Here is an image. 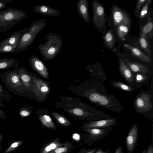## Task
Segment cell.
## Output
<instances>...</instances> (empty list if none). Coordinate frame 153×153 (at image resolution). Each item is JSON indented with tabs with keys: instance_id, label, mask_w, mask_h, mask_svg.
Instances as JSON below:
<instances>
[{
	"instance_id": "cell-1",
	"label": "cell",
	"mask_w": 153,
	"mask_h": 153,
	"mask_svg": "<svg viewBox=\"0 0 153 153\" xmlns=\"http://www.w3.org/2000/svg\"><path fill=\"white\" fill-rule=\"evenodd\" d=\"M45 39L46 40L44 44H39L37 47L44 60H50L54 58L59 53L63 45V41L57 33H49Z\"/></svg>"
},
{
	"instance_id": "cell-2",
	"label": "cell",
	"mask_w": 153,
	"mask_h": 153,
	"mask_svg": "<svg viewBox=\"0 0 153 153\" xmlns=\"http://www.w3.org/2000/svg\"><path fill=\"white\" fill-rule=\"evenodd\" d=\"M18 68L0 74V78L8 91L22 97L25 91L18 72Z\"/></svg>"
},
{
	"instance_id": "cell-3",
	"label": "cell",
	"mask_w": 153,
	"mask_h": 153,
	"mask_svg": "<svg viewBox=\"0 0 153 153\" xmlns=\"http://www.w3.org/2000/svg\"><path fill=\"white\" fill-rule=\"evenodd\" d=\"M108 26L115 30L116 28L122 24H126L131 28L132 20L129 14L125 10L117 5L111 6L110 8Z\"/></svg>"
},
{
	"instance_id": "cell-4",
	"label": "cell",
	"mask_w": 153,
	"mask_h": 153,
	"mask_svg": "<svg viewBox=\"0 0 153 153\" xmlns=\"http://www.w3.org/2000/svg\"><path fill=\"white\" fill-rule=\"evenodd\" d=\"M93 17L92 22L94 27L100 32L106 30V24L108 21L105 9L103 5L97 0H93L92 2Z\"/></svg>"
},
{
	"instance_id": "cell-5",
	"label": "cell",
	"mask_w": 153,
	"mask_h": 153,
	"mask_svg": "<svg viewBox=\"0 0 153 153\" xmlns=\"http://www.w3.org/2000/svg\"><path fill=\"white\" fill-rule=\"evenodd\" d=\"M27 16L25 12L16 8H8L0 11V21L7 25H15Z\"/></svg>"
},
{
	"instance_id": "cell-6",
	"label": "cell",
	"mask_w": 153,
	"mask_h": 153,
	"mask_svg": "<svg viewBox=\"0 0 153 153\" xmlns=\"http://www.w3.org/2000/svg\"><path fill=\"white\" fill-rule=\"evenodd\" d=\"M82 129L87 134V137L85 141V143H88V146L106 137L113 130L112 127L104 128H89Z\"/></svg>"
},
{
	"instance_id": "cell-7",
	"label": "cell",
	"mask_w": 153,
	"mask_h": 153,
	"mask_svg": "<svg viewBox=\"0 0 153 153\" xmlns=\"http://www.w3.org/2000/svg\"><path fill=\"white\" fill-rule=\"evenodd\" d=\"M30 74L32 82L34 94L38 99L42 100L49 93V87L47 83L43 80L35 77L31 73Z\"/></svg>"
},
{
	"instance_id": "cell-8",
	"label": "cell",
	"mask_w": 153,
	"mask_h": 153,
	"mask_svg": "<svg viewBox=\"0 0 153 153\" xmlns=\"http://www.w3.org/2000/svg\"><path fill=\"white\" fill-rule=\"evenodd\" d=\"M138 128L134 124L131 127L126 138V146L128 153H133L136 147L138 138Z\"/></svg>"
},
{
	"instance_id": "cell-9",
	"label": "cell",
	"mask_w": 153,
	"mask_h": 153,
	"mask_svg": "<svg viewBox=\"0 0 153 153\" xmlns=\"http://www.w3.org/2000/svg\"><path fill=\"white\" fill-rule=\"evenodd\" d=\"M28 63L32 68L43 77L48 78V69L44 62L35 55L30 56L28 59Z\"/></svg>"
},
{
	"instance_id": "cell-10",
	"label": "cell",
	"mask_w": 153,
	"mask_h": 153,
	"mask_svg": "<svg viewBox=\"0 0 153 153\" xmlns=\"http://www.w3.org/2000/svg\"><path fill=\"white\" fill-rule=\"evenodd\" d=\"M117 122L115 118L98 121H93L86 123L82 127L83 128H104L113 127L116 126Z\"/></svg>"
},
{
	"instance_id": "cell-11",
	"label": "cell",
	"mask_w": 153,
	"mask_h": 153,
	"mask_svg": "<svg viewBox=\"0 0 153 153\" xmlns=\"http://www.w3.org/2000/svg\"><path fill=\"white\" fill-rule=\"evenodd\" d=\"M150 95L143 94L137 97L135 101V105L137 110L145 112L150 110L152 104L150 99Z\"/></svg>"
},
{
	"instance_id": "cell-12",
	"label": "cell",
	"mask_w": 153,
	"mask_h": 153,
	"mask_svg": "<svg viewBox=\"0 0 153 153\" xmlns=\"http://www.w3.org/2000/svg\"><path fill=\"white\" fill-rule=\"evenodd\" d=\"M36 37L28 31L25 33L20 38L13 53H18L25 50L32 44Z\"/></svg>"
},
{
	"instance_id": "cell-13",
	"label": "cell",
	"mask_w": 153,
	"mask_h": 153,
	"mask_svg": "<svg viewBox=\"0 0 153 153\" xmlns=\"http://www.w3.org/2000/svg\"><path fill=\"white\" fill-rule=\"evenodd\" d=\"M76 7L78 15L87 24L90 22V17L87 0H79L76 4Z\"/></svg>"
},
{
	"instance_id": "cell-14",
	"label": "cell",
	"mask_w": 153,
	"mask_h": 153,
	"mask_svg": "<svg viewBox=\"0 0 153 153\" xmlns=\"http://www.w3.org/2000/svg\"><path fill=\"white\" fill-rule=\"evenodd\" d=\"M18 72L25 91H29L33 88V83L30 73L24 67L18 68Z\"/></svg>"
},
{
	"instance_id": "cell-15",
	"label": "cell",
	"mask_w": 153,
	"mask_h": 153,
	"mask_svg": "<svg viewBox=\"0 0 153 153\" xmlns=\"http://www.w3.org/2000/svg\"><path fill=\"white\" fill-rule=\"evenodd\" d=\"M115 31L111 28L107 30H105L102 33V38L103 42V47L113 50L115 48Z\"/></svg>"
},
{
	"instance_id": "cell-16",
	"label": "cell",
	"mask_w": 153,
	"mask_h": 153,
	"mask_svg": "<svg viewBox=\"0 0 153 153\" xmlns=\"http://www.w3.org/2000/svg\"><path fill=\"white\" fill-rule=\"evenodd\" d=\"M29 30V27H27L17 30L13 33L9 37L4 39L2 41L16 48L22 35L26 32L28 31Z\"/></svg>"
},
{
	"instance_id": "cell-17",
	"label": "cell",
	"mask_w": 153,
	"mask_h": 153,
	"mask_svg": "<svg viewBox=\"0 0 153 153\" xmlns=\"http://www.w3.org/2000/svg\"><path fill=\"white\" fill-rule=\"evenodd\" d=\"M33 10L36 13L49 16H57L61 14L57 10L45 5H37L34 7Z\"/></svg>"
},
{
	"instance_id": "cell-18",
	"label": "cell",
	"mask_w": 153,
	"mask_h": 153,
	"mask_svg": "<svg viewBox=\"0 0 153 153\" xmlns=\"http://www.w3.org/2000/svg\"><path fill=\"white\" fill-rule=\"evenodd\" d=\"M123 46L130 50L134 57L140 60L147 63H150L151 62V57L142 52L139 48L127 43L125 44Z\"/></svg>"
},
{
	"instance_id": "cell-19",
	"label": "cell",
	"mask_w": 153,
	"mask_h": 153,
	"mask_svg": "<svg viewBox=\"0 0 153 153\" xmlns=\"http://www.w3.org/2000/svg\"><path fill=\"white\" fill-rule=\"evenodd\" d=\"M119 69L120 73L128 83H131L134 80V75L123 59L120 60Z\"/></svg>"
},
{
	"instance_id": "cell-20",
	"label": "cell",
	"mask_w": 153,
	"mask_h": 153,
	"mask_svg": "<svg viewBox=\"0 0 153 153\" xmlns=\"http://www.w3.org/2000/svg\"><path fill=\"white\" fill-rule=\"evenodd\" d=\"M146 23L143 26H141V33L143 34L148 39H151L153 36V22L150 13L147 16Z\"/></svg>"
},
{
	"instance_id": "cell-21",
	"label": "cell",
	"mask_w": 153,
	"mask_h": 153,
	"mask_svg": "<svg viewBox=\"0 0 153 153\" xmlns=\"http://www.w3.org/2000/svg\"><path fill=\"white\" fill-rule=\"evenodd\" d=\"M61 138L58 137L53 139L45 144L41 148L39 153H49L57 148L62 146Z\"/></svg>"
},
{
	"instance_id": "cell-22",
	"label": "cell",
	"mask_w": 153,
	"mask_h": 153,
	"mask_svg": "<svg viewBox=\"0 0 153 153\" xmlns=\"http://www.w3.org/2000/svg\"><path fill=\"white\" fill-rule=\"evenodd\" d=\"M46 25V21L45 19H38L32 22L28 32L36 36Z\"/></svg>"
},
{
	"instance_id": "cell-23",
	"label": "cell",
	"mask_w": 153,
	"mask_h": 153,
	"mask_svg": "<svg viewBox=\"0 0 153 153\" xmlns=\"http://www.w3.org/2000/svg\"><path fill=\"white\" fill-rule=\"evenodd\" d=\"M20 62L14 58H0V70L18 68Z\"/></svg>"
},
{
	"instance_id": "cell-24",
	"label": "cell",
	"mask_w": 153,
	"mask_h": 153,
	"mask_svg": "<svg viewBox=\"0 0 153 153\" xmlns=\"http://www.w3.org/2000/svg\"><path fill=\"white\" fill-rule=\"evenodd\" d=\"M124 61L131 70L133 72L145 74L149 71V69L141 63L138 62H131L127 58L125 59Z\"/></svg>"
},
{
	"instance_id": "cell-25",
	"label": "cell",
	"mask_w": 153,
	"mask_h": 153,
	"mask_svg": "<svg viewBox=\"0 0 153 153\" xmlns=\"http://www.w3.org/2000/svg\"><path fill=\"white\" fill-rule=\"evenodd\" d=\"M131 29L128 25L122 24L116 28L115 31L118 38L122 41H124Z\"/></svg>"
},
{
	"instance_id": "cell-26",
	"label": "cell",
	"mask_w": 153,
	"mask_h": 153,
	"mask_svg": "<svg viewBox=\"0 0 153 153\" xmlns=\"http://www.w3.org/2000/svg\"><path fill=\"white\" fill-rule=\"evenodd\" d=\"M149 40L144 34L140 33L138 42L140 48L144 51L145 53L150 56L151 51Z\"/></svg>"
},
{
	"instance_id": "cell-27",
	"label": "cell",
	"mask_w": 153,
	"mask_h": 153,
	"mask_svg": "<svg viewBox=\"0 0 153 153\" xmlns=\"http://www.w3.org/2000/svg\"><path fill=\"white\" fill-rule=\"evenodd\" d=\"M74 146L69 141H67L63 143L62 146L58 147L49 153H68L72 150Z\"/></svg>"
},
{
	"instance_id": "cell-28",
	"label": "cell",
	"mask_w": 153,
	"mask_h": 153,
	"mask_svg": "<svg viewBox=\"0 0 153 153\" xmlns=\"http://www.w3.org/2000/svg\"><path fill=\"white\" fill-rule=\"evenodd\" d=\"M39 119L42 125L48 128L55 130L56 127L50 117L47 115H42L39 116Z\"/></svg>"
},
{
	"instance_id": "cell-29",
	"label": "cell",
	"mask_w": 153,
	"mask_h": 153,
	"mask_svg": "<svg viewBox=\"0 0 153 153\" xmlns=\"http://www.w3.org/2000/svg\"><path fill=\"white\" fill-rule=\"evenodd\" d=\"M52 114L55 119L61 125L65 127H68L71 124V122L59 113L52 111Z\"/></svg>"
},
{
	"instance_id": "cell-30",
	"label": "cell",
	"mask_w": 153,
	"mask_h": 153,
	"mask_svg": "<svg viewBox=\"0 0 153 153\" xmlns=\"http://www.w3.org/2000/svg\"><path fill=\"white\" fill-rule=\"evenodd\" d=\"M152 2V0H147L144 3L141 8L139 15L138 18L139 19H142L147 16L148 13L149 7L151 5Z\"/></svg>"
},
{
	"instance_id": "cell-31",
	"label": "cell",
	"mask_w": 153,
	"mask_h": 153,
	"mask_svg": "<svg viewBox=\"0 0 153 153\" xmlns=\"http://www.w3.org/2000/svg\"><path fill=\"white\" fill-rule=\"evenodd\" d=\"M16 48L5 43L2 41L0 42V53H13Z\"/></svg>"
},
{
	"instance_id": "cell-32",
	"label": "cell",
	"mask_w": 153,
	"mask_h": 153,
	"mask_svg": "<svg viewBox=\"0 0 153 153\" xmlns=\"http://www.w3.org/2000/svg\"><path fill=\"white\" fill-rule=\"evenodd\" d=\"M13 96L6 90L0 83V99L10 102Z\"/></svg>"
},
{
	"instance_id": "cell-33",
	"label": "cell",
	"mask_w": 153,
	"mask_h": 153,
	"mask_svg": "<svg viewBox=\"0 0 153 153\" xmlns=\"http://www.w3.org/2000/svg\"><path fill=\"white\" fill-rule=\"evenodd\" d=\"M111 84L120 89L128 91H133L132 89L129 86L123 82H112Z\"/></svg>"
},
{
	"instance_id": "cell-34",
	"label": "cell",
	"mask_w": 153,
	"mask_h": 153,
	"mask_svg": "<svg viewBox=\"0 0 153 153\" xmlns=\"http://www.w3.org/2000/svg\"><path fill=\"white\" fill-rule=\"evenodd\" d=\"M29 107L26 105L21 107L19 111V114L21 118L29 116L31 113Z\"/></svg>"
},
{
	"instance_id": "cell-35",
	"label": "cell",
	"mask_w": 153,
	"mask_h": 153,
	"mask_svg": "<svg viewBox=\"0 0 153 153\" xmlns=\"http://www.w3.org/2000/svg\"><path fill=\"white\" fill-rule=\"evenodd\" d=\"M147 0H138L136 4L134 14L136 17L138 18L141 9Z\"/></svg>"
},
{
	"instance_id": "cell-36",
	"label": "cell",
	"mask_w": 153,
	"mask_h": 153,
	"mask_svg": "<svg viewBox=\"0 0 153 153\" xmlns=\"http://www.w3.org/2000/svg\"><path fill=\"white\" fill-rule=\"evenodd\" d=\"M23 142V141H17L13 143L4 151V153H9L16 149L21 145Z\"/></svg>"
},
{
	"instance_id": "cell-37",
	"label": "cell",
	"mask_w": 153,
	"mask_h": 153,
	"mask_svg": "<svg viewBox=\"0 0 153 153\" xmlns=\"http://www.w3.org/2000/svg\"><path fill=\"white\" fill-rule=\"evenodd\" d=\"M14 25H7L0 21V32H5L14 27Z\"/></svg>"
},
{
	"instance_id": "cell-38",
	"label": "cell",
	"mask_w": 153,
	"mask_h": 153,
	"mask_svg": "<svg viewBox=\"0 0 153 153\" xmlns=\"http://www.w3.org/2000/svg\"><path fill=\"white\" fill-rule=\"evenodd\" d=\"M109 103V101L108 98L105 96L100 95L99 99L97 102L101 105L105 106Z\"/></svg>"
},
{
	"instance_id": "cell-39",
	"label": "cell",
	"mask_w": 153,
	"mask_h": 153,
	"mask_svg": "<svg viewBox=\"0 0 153 153\" xmlns=\"http://www.w3.org/2000/svg\"><path fill=\"white\" fill-rule=\"evenodd\" d=\"M71 112L77 116H81L84 114V112L82 110L78 108H74L72 110Z\"/></svg>"
},
{
	"instance_id": "cell-40",
	"label": "cell",
	"mask_w": 153,
	"mask_h": 153,
	"mask_svg": "<svg viewBox=\"0 0 153 153\" xmlns=\"http://www.w3.org/2000/svg\"><path fill=\"white\" fill-rule=\"evenodd\" d=\"M100 147L88 149L83 148L79 150L78 153H95Z\"/></svg>"
},
{
	"instance_id": "cell-41",
	"label": "cell",
	"mask_w": 153,
	"mask_h": 153,
	"mask_svg": "<svg viewBox=\"0 0 153 153\" xmlns=\"http://www.w3.org/2000/svg\"><path fill=\"white\" fill-rule=\"evenodd\" d=\"M14 1L13 0H0V10L5 8L7 3Z\"/></svg>"
},
{
	"instance_id": "cell-42",
	"label": "cell",
	"mask_w": 153,
	"mask_h": 153,
	"mask_svg": "<svg viewBox=\"0 0 153 153\" xmlns=\"http://www.w3.org/2000/svg\"><path fill=\"white\" fill-rule=\"evenodd\" d=\"M153 141L151 143L149 144L146 149V153H153Z\"/></svg>"
},
{
	"instance_id": "cell-43",
	"label": "cell",
	"mask_w": 153,
	"mask_h": 153,
	"mask_svg": "<svg viewBox=\"0 0 153 153\" xmlns=\"http://www.w3.org/2000/svg\"><path fill=\"white\" fill-rule=\"evenodd\" d=\"M146 76H144L142 75L137 74L136 76V79L137 82H140L143 81Z\"/></svg>"
},
{
	"instance_id": "cell-44",
	"label": "cell",
	"mask_w": 153,
	"mask_h": 153,
	"mask_svg": "<svg viewBox=\"0 0 153 153\" xmlns=\"http://www.w3.org/2000/svg\"><path fill=\"white\" fill-rule=\"evenodd\" d=\"M7 118L5 112L0 109V120L1 119H6Z\"/></svg>"
},
{
	"instance_id": "cell-45",
	"label": "cell",
	"mask_w": 153,
	"mask_h": 153,
	"mask_svg": "<svg viewBox=\"0 0 153 153\" xmlns=\"http://www.w3.org/2000/svg\"><path fill=\"white\" fill-rule=\"evenodd\" d=\"M110 150V149H108L106 151H104L102 148H100L95 153H109Z\"/></svg>"
},
{
	"instance_id": "cell-46",
	"label": "cell",
	"mask_w": 153,
	"mask_h": 153,
	"mask_svg": "<svg viewBox=\"0 0 153 153\" xmlns=\"http://www.w3.org/2000/svg\"><path fill=\"white\" fill-rule=\"evenodd\" d=\"M114 153H123L122 147L120 146L116 150Z\"/></svg>"
},
{
	"instance_id": "cell-47",
	"label": "cell",
	"mask_w": 153,
	"mask_h": 153,
	"mask_svg": "<svg viewBox=\"0 0 153 153\" xmlns=\"http://www.w3.org/2000/svg\"><path fill=\"white\" fill-rule=\"evenodd\" d=\"M3 137V136L2 134H0V143L2 139V138Z\"/></svg>"
},
{
	"instance_id": "cell-48",
	"label": "cell",
	"mask_w": 153,
	"mask_h": 153,
	"mask_svg": "<svg viewBox=\"0 0 153 153\" xmlns=\"http://www.w3.org/2000/svg\"><path fill=\"white\" fill-rule=\"evenodd\" d=\"M146 153V149L142 151L141 153Z\"/></svg>"
},
{
	"instance_id": "cell-49",
	"label": "cell",
	"mask_w": 153,
	"mask_h": 153,
	"mask_svg": "<svg viewBox=\"0 0 153 153\" xmlns=\"http://www.w3.org/2000/svg\"><path fill=\"white\" fill-rule=\"evenodd\" d=\"M2 149V145L1 144L0 145V151Z\"/></svg>"
}]
</instances>
